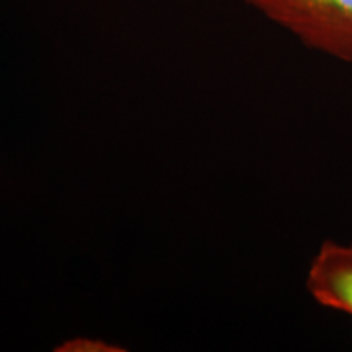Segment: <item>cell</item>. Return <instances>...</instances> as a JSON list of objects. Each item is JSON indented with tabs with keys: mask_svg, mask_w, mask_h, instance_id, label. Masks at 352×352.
<instances>
[{
	"mask_svg": "<svg viewBox=\"0 0 352 352\" xmlns=\"http://www.w3.org/2000/svg\"><path fill=\"white\" fill-rule=\"evenodd\" d=\"M307 289L318 305L352 318V243L323 241L308 267Z\"/></svg>",
	"mask_w": 352,
	"mask_h": 352,
	"instance_id": "cell-2",
	"label": "cell"
},
{
	"mask_svg": "<svg viewBox=\"0 0 352 352\" xmlns=\"http://www.w3.org/2000/svg\"><path fill=\"white\" fill-rule=\"evenodd\" d=\"M307 47L352 65V0H241Z\"/></svg>",
	"mask_w": 352,
	"mask_h": 352,
	"instance_id": "cell-1",
	"label": "cell"
}]
</instances>
